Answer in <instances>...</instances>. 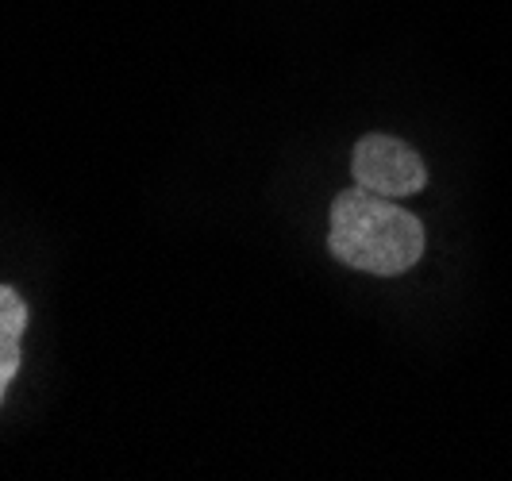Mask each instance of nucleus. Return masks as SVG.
<instances>
[{
	"instance_id": "nucleus-1",
	"label": "nucleus",
	"mask_w": 512,
	"mask_h": 481,
	"mask_svg": "<svg viewBox=\"0 0 512 481\" xmlns=\"http://www.w3.org/2000/svg\"><path fill=\"white\" fill-rule=\"evenodd\" d=\"M424 247V224L397 201L378 197L362 185H351L332 197L328 251L343 266L374 278H401L424 258Z\"/></svg>"
},
{
	"instance_id": "nucleus-2",
	"label": "nucleus",
	"mask_w": 512,
	"mask_h": 481,
	"mask_svg": "<svg viewBox=\"0 0 512 481\" xmlns=\"http://www.w3.org/2000/svg\"><path fill=\"white\" fill-rule=\"evenodd\" d=\"M351 174L355 185L378 193V197H416L428 189V166L424 158L412 151L409 143L382 135V131H370L362 135L351 151Z\"/></svg>"
},
{
	"instance_id": "nucleus-3",
	"label": "nucleus",
	"mask_w": 512,
	"mask_h": 481,
	"mask_svg": "<svg viewBox=\"0 0 512 481\" xmlns=\"http://www.w3.org/2000/svg\"><path fill=\"white\" fill-rule=\"evenodd\" d=\"M27 324H31L27 301L12 285H0V405H4L16 374H20V362H24Z\"/></svg>"
}]
</instances>
